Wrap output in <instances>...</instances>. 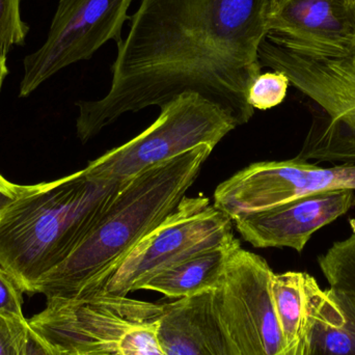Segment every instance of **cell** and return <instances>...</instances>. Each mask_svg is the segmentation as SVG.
<instances>
[{
  "label": "cell",
  "instance_id": "cell-1",
  "mask_svg": "<svg viewBox=\"0 0 355 355\" xmlns=\"http://www.w3.org/2000/svg\"><path fill=\"white\" fill-rule=\"evenodd\" d=\"M272 0H141L118 45L110 91L77 103L83 143L130 112L184 93L218 105L242 126L252 120L250 85L261 74L259 48Z\"/></svg>",
  "mask_w": 355,
  "mask_h": 355
},
{
  "label": "cell",
  "instance_id": "cell-2",
  "mask_svg": "<svg viewBox=\"0 0 355 355\" xmlns=\"http://www.w3.org/2000/svg\"><path fill=\"white\" fill-rule=\"evenodd\" d=\"M213 149L198 146L123 183L87 237L35 293L69 300L102 291L129 252L176 210Z\"/></svg>",
  "mask_w": 355,
  "mask_h": 355
},
{
  "label": "cell",
  "instance_id": "cell-3",
  "mask_svg": "<svg viewBox=\"0 0 355 355\" xmlns=\"http://www.w3.org/2000/svg\"><path fill=\"white\" fill-rule=\"evenodd\" d=\"M122 185L85 168L33 185L0 213V266L33 295L44 277L78 248Z\"/></svg>",
  "mask_w": 355,
  "mask_h": 355
},
{
  "label": "cell",
  "instance_id": "cell-4",
  "mask_svg": "<svg viewBox=\"0 0 355 355\" xmlns=\"http://www.w3.org/2000/svg\"><path fill=\"white\" fill-rule=\"evenodd\" d=\"M261 66L284 73L311 101L312 123L295 158L314 164H355V68L340 55L300 51L265 35Z\"/></svg>",
  "mask_w": 355,
  "mask_h": 355
},
{
  "label": "cell",
  "instance_id": "cell-5",
  "mask_svg": "<svg viewBox=\"0 0 355 355\" xmlns=\"http://www.w3.org/2000/svg\"><path fill=\"white\" fill-rule=\"evenodd\" d=\"M160 108L162 112L151 126L89 162L87 172L100 179L124 183L198 146L215 148L238 127L225 110L191 92Z\"/></svg>",
  "mask_w": 355,
  "mask_h": 355
},
{
  "label": "cell",
  "instance_id": "cell-6",
  "mask_svg": "<svg viewBox=\"0 0 355 355\" xmlns=\"http://www.w3.org/2000/svg\"><path fill=\"white\" fill-rule=\"evenodd\" d=\"M164 304L100 291L69 300H47L28 325L56 355H116L137 325L156 321Z\"/></svg>",
  "mask_w": 355,
  "mask_h": 355
},
{
  "label": "cell",
  "instance_id": "cell-7",
  "mask_svg": "<svg viewBox=\"0 0 355 355\" xmlns=\"http://www.w3.org/2000/svg\"><path fill=\"white\" fill-rule=\"evenodd\" d=\"M234 223L207 196H184L176 210L148 234L123 260L102 291L127 296L160 271L200 252L225 245Z\"/></svg>",
  "mask_w": 355,
  "mask_h": 355
},
{
  "label": "cell",
  "instance_id": "cell-8",
  "mask_svg": "<svg viewBox=\"0 0 355 355\" xmlns=\"http://www.w3.org/2000/svg\"><path fill=\"white\" fill-rule=\"evenodd\" d=\"M132 0H60L47 39L24 58L20 97H27L62 69L89 60L108 41L122 43Z\"/></svg>",
  "mask_w": 355,
  "mask_h": 355
},
{
  "label": "cell",
  "instance_id": "cell-9",
  "mask_svg": "<svg viewBox=\"0 0 355 355\" xmlns=\"http://www.w3.org/2000/svg\"><path fill=\"white\" fill-rule=\"evenodd\" d=\"M272 269L236 240L216 293L219 314L242 355H287L271 294Z\"/></svg>",
  "mask_w": 355,
  "mask_h": 355
},
{
  "label": "cell",
  "instance_id": "cell-10",
  "mask_svg": "<svg viewBox=\"0 0 355 355\" xmlns=\"http://www.w3.org/2000/svg\"><path fill=\"white\" fill-rule=\"evenodd\" d=\"M336 190L355 191V164L321 168L297 158L261 162L221 182L213 205L234 221L302 196Z\"/></svg>",
  "mask_w": 355,
  "mask_h": 355
},
{
  "label": "cell",
  "instance_id": "cell-11",
  "mask_svg": "<svg viewBox=\"0 0 355 355\" xmlns=\"http://www.w3.org/2000/svg\"><path fill=\"white\" fill-rule=\"evenodd\" d=\"M266 37L300 51L342 55L355 37L352 0H272Z\"/></svg>",
  "mask_w": 355,
  "mask_h": 355
},
{
  "label": "cell",
  "instance_id": "cell-12",
  "mask_svg": "<svg viewBox=\"0 0 355 355\" xmlns=\"http://www.w3.org/2000/svg\"><path fill=\"white\" fill-rule=\"evenodd\" d=\"M355 205L354 190L320 192L233 221L238 233L256 248H288L302 252L318 230Z\"/></svg>",
  "mask_w": 355,
  "mask_h": 355
},
{
  "label": "cell",
  "instance_id": "cell-13",
  "mask_svg": "<svg viewBox=\"0 0 355 355\" xmlns=\"http://www.w3.org/2000/svg\"><path fill=\"white\" fill-rule=\"evenodd\" d=\"M158 339L166 355H242L219 314L215 290L164 304Z\"/></svg>",
  "mask_w": 355,
  "mask_h": 355
},
{
  "label": "cell",
  "instance_id": "cell-14",
  "mask_svg": "<svg viewBox=\"0 0 355 355\" xmlns=\"http://www.w3.org/2000/svg\"><path fill=\"white\" fill-rule=\"evenodd\" d=\"M271 294L287 355H306L324 290L309 273L287 271L273 273Z\"/></svg>",
  "mask_w": 355,
  "mask_h": 355
},
{
  "label": "cell",
  "instance_id": "cell-15",
  "mask_svg": "<svg viewBox=\"0 0 355 355\" xmlns=\"http://www.w3.org/2000/svg\"><path fill=\"white\" fill-rule=\"evenodd\" d=\"M236 240L234 237L225 245L200 252L160 271L144 284L141 290H151L180 300L218 289Z\"/></svg>",
  "mask_w": 355,
  "mask_h": 355
},
{
  "label": "cell",
  "instance_id": "cell-16",
  "mask_svg": "<svg viewBox=\"0 0 355 355\" xmlns=\"http://www.w3.org/2000/svg\"><path fill=\"white\" fill-rule=\"evenodd\" d=\"M306 355H355V293L329 287L315 316Z\"/></svg>",
  "mask_w": 355,
  "mask_h": 355
},
{
  "label": "cell",
  "instance_id": "cell-17",
  "mask_svg": "<svg viewBox=\"0 0 355 355\" xmlns=\"http://www.w3.org/2000/svg\"><path fill=\"white\" fill-rule=\"evenodd\" d=\"M318 265L331 287L355 293V232L320 254Z\"/></svg>",
  "mask_w": 355,
  "mask_h": 355
},
{
  "label": "cell",
  "instance_id": "cell-18",
  "mask_svg": "<svg viewBox=\"0 0 355 355\" xmlns=\"http://www.w3.org/2000/svg\"><path fill=\"white\" fill-rule=\"evenodd\" d=\"M289 78L279 71L259 75L250 85L248 100L254 110H267L283 103L289 87Z\"/></svg>",
  "mask_w": 355,
  "mask_h": 355
},
{
  "label": "cell",
  "instance_id": "cell-19",
  "mask_svg": "<svg viewBox=\"0 0 355 355\" xmlns=\"http://www.w3.org/2000/svg\"><path fill=\"white\" fill-rule=\"evenodd\" d=\"M21 0H0V55L6 58L12 46L25 44L29 27L20 14Z\"/></svg>",
  "mask_w": 355,
  "mask_h": 355
},
{
  "label": "cell",
  "instance_id": "cell-20",
  "mask_svg": "<svg viewBox=\"0 0 355 355\" xmlns=\"http://www.w3.org/2000/svg\"><path fill=\"white\" fill-rule=\"evenodd\" d=\"M158 320L130 329L121 341L116 355H166L158 339Z\"/></svg>",
  "mask_w": 355,
  "mask_h": 355
},
{
  "label": "cell",
  "instance_id": "cell-21",
  "mask_svg": "<svg viewBox=\"0 0 355 355\" xmlns=\"http://www.w3.org/2000/svg\"><path fill=\"white\" fill-rule=\"evenodd\" d=\"M28 331L27 319L0 314V355H26Z\"/></svg>",
  "mask_w": 355,
  "mask_h": 355
},
{
  "label": "cell",
  "instance_id": "cell-22",
  "mask_svg": "<svg viewBox=\"0 0 355 355\" xmlns=\"http://www.w3.org/2000/svg\"><path fill=\"white\" fill-rule=\"evenodd\" d=\"M23 290L14 279L0 266V314L24 320Z\"/></svg>",
  "mask_w": 355,
  "mask_h": 355
},
{
  "label": "cell",
  "instance_id": "cell-23",
  "mask_svg": "<svg viewBox=\"0 0 355 355\" xmlns=\"http://www.w3.org/2000/svg\"><path fill=\"white\" fill-rule=\"evenodd\" d=\"M33 185H17L10 183L0 175V213L15 200L33 189Z\"/></svg>",
  "mask_w": 355,
  "mask_h": 355
},
{
  "label": "cell",
  "instance_id": "cell-24",
  "mask_svg": "<svg viewBox=\"0 0 355 355\" xmlns=\"http://www.w3.org/2000/svg\"><path fill=\"white\" fill-rule=\"evenodd\" d=\"M26 355H56L53 350L29 327Z\"/></svg>",
  "mask_w": 355,
  "mask_h": 355
},
{
  "label": "cell",
  "instance_id": "cell-25",
  "mask_svg": "<svg viewBox=\"0 0 355 355\" xmlns=\"http://www.w3.org/2000/svg\"><path fill=\"white\" fill-rule=\"evenodd\" d=\"M8 69L6 66V58L0 55V91H1L2 83H3L4 79L8 76Z\"/></svg>",
  "mask_w": 355,
  "mask_h": 355
},
{
  "label": "cell",
  "instance_id": "cell-26",
  "mask_svg": "<svg viewBox=\"0 0 355 355\" xmlns=\"http://www.w3.org/2000/svg\"><path fill=\"white\" fill-rule=\"evenodd\" d=\"M342 58H345V60H347L348 62H350V64H352V66L355 68V37L354 40V45H352V50H350L349 52H348L347 54H342Z\"/></svg>",
  "mask_w": 355,
  "mask_h": 355
},
{
  "label": "cell",
  "instance_id": "cell-27",
  "mask_svg": "<svg viewBox=\"0 0 355 355\" xmlns=\"http://www.w3.org/2000/svg\"><path fill=\"white\" fill-rule=\"evenodd\" d=\"M352 1H354V2H355V0H352Z\"/></svg>",
  "mask_w": 355,
  "mask_h": 355
}]
</instances>
